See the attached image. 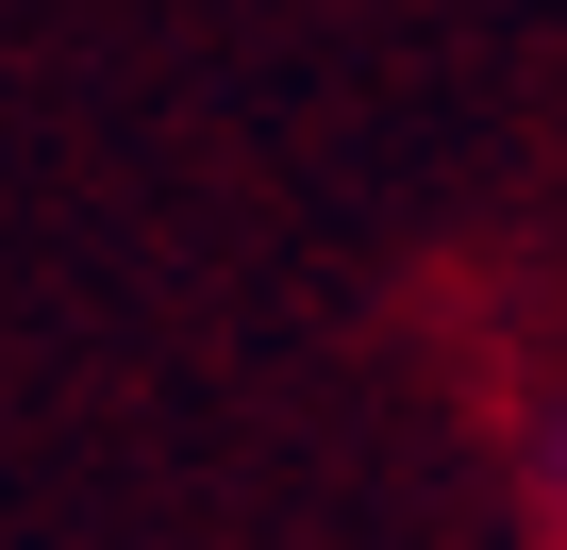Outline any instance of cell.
Instances as JSON below:
<instances>
[{
	"label": "cell",
	"mask_w": 567,
	"mask_h": 550,
	"mask_svg": "<svg viewBox=\"0 0 567 550\" xmlns=\"http://www.w3.org/2000/svg\"><path fill=\"white\" fill-rule=\"evenodd\" d=\"M534 467H550V517H567V401H550V450H534Z\"/></svg>",
	"instance_id": "cell-1"
}]
</instances>
